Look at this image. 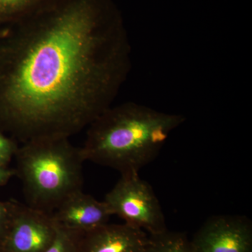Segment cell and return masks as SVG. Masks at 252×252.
I'll list each match as a JSON object with an SVG mask.
<instances>
[{
	"mask_svg": "<svg viewBox=\"0 0 252 252\" xmlns=\"http://www.w3.org/2000/svg\"><path fill=\"white\" fill-rule=\"evenodd\" d=\"M130 68L113 0H54L0 28V128L69 138L112 104Z\"/></svg>",
	"mask_w": 252,
	"mask_h": 252,
	"instance_id": "1",
	"label": "cell"
},
{
	"mask_svg": "<svg viewBox=\"0 0 252 252\" xmlns=\"http://www.w3.org/2000/svg\"><path fill=\"white\" fill-rule=\"evenodd\" d=\"M185 120L182 114L135 102L112 105L88 126L81 154L85 161L110 167L121 175L139 174Z\"/></svg>",
	"mask_w": 252,
	"mask_h": 252,
	"instance_id": "2",
	"label": "cell"
},
{
	"mask_svg": "<svg viewBox=\"0 0 252 252\" xmlns=\"http://www.w3.org/2000/svg\"><path fill=\"white\" fill-rule=\"evenodd\" d=\"M16 174L21 179L27 205L52 214L71 194L82 190L80 147L69 138H44L18 147Z\"/></svg>",
	"mask_w": 252,
	"mask_h": 252,
	"instance_id": "3",
	"label": "cell"
},
{
	"mask_svg": "<svg viewBox=\"0 0 252 252\" xmlns=\"http://www.w3.org/2000/svg\"><path fill=\"white\" fill-rule=\"evenodd\" d=\"M104 201L112 215H117L126 224L144 230L149 235L167 230L158 199L152 186L139 174L121 175Z\"/></svg>",
	"mask_w": 252,
	"mask_h": 252,
	"instance_id": "4",
	"label": "cell"
},
{
	"mask_svg": "<svg viewBox=\"0 0 252 252\" xmlns=\"http://www.w3.org/2000/svg\"><path fill=\"white\" fill-rule=\"evenodd\" d=\"M57 225L51 214L28 205L11 203L0 252H44L54 242Z\"/></svg>",
	"mask_w": 252,
	"mask_h": 252,
	"instance_id": "5",
	"label": "cell"
},
{
	"mask_svg": "<svg viewBox=\"0 0 252 252\" xmlns=\"http://www.w3.org/2000/svg\"><path fill=\"white\" fill-rule=\"evenodd\" d=\"M190 241L195 252H252V223L240 215L213 216Z\"/></svg>",
	"mask_w": 252,
	"mask_h": 252,
	"instance_id": "6",
	"label": "cell"
},
{
	"mask_svg": "<svg viewBox=\"0 0 252 252\" xmlns=\"http://www.w3.org/2000/svg\"><path fill=\"white\" fill-rule=\"evenodd\" d=\"M112 215L104 200L99 201L83 190L71 194L51 214L56 224L80 233L106 224Z\"/></svg>",
	"mask_w": 252,
	"mask_h": 252,
	"instance_id": "7",
	"label": "cell"
},
{
	"mask_svg": "<svg viewBox=\"0 0 252 252\" xmlns=\"http://www.w3.org/2000/svg\"><path fill=\"white\" fill-rule=\"evenodd\" d=\"M149 235L126 224H106L81 233L78 252H144Z\"/></svg>",
	"mask_w": 252,
	"mask_h": 252,
	"instance_id": "8",
	"label": "cell"
},
{
	"mask_svg": "<svg viewBox=\"0 0 252 252\" xmlns=\"http://www.w3.org/2000/svg\"><path fill=\"white\" fill-rule=\"evenodd\" d=\"M54 0H0V28L19 21Z\"/></svg>",
	"mask_w": 252,
	"mask_h": 252,
	"instance_id": "9",
	"label": "cell"
},
{
	"mask_svg": "<svg viewBox=\"0 0 252 252\" xmlns=\"http://www.w3.org/2000/svg\"><path fill=\"white\" fill-rule=\"evenodd\" d=\"M144 252H195L191 241L185 233L166 231L149 235V242Z\"/></svg>",
	"mask_w": 252,
	"mask_h": 252,
	"instance_id": "10",
	"label": "cell"
},
{
	"mask_svg": "<svg viewBox=\"0 0 252 252\" xmlns=\"http://www.w3.org/2000/svg\"><path fill=\"white\" fill-rule=\"evenodd\" d=\"M80 235L81 233L77 231L57 225V232L54 242L44 252H78Z\"/></svg>",
	"mask_w": 252,
	"mask_h": 252,
	"instance_id": "11",
	"label": "cell"
},
{
	"mask_svg": "<svg viewBox=\"0 0 252 252\" xmlns=\"http://www.w3.org/2000/svg\"><path fill=\"white\" fill-rule=\"evenodd\" d=\"M18 147L14 141L5 137L0 132V163H9L11 158L16 155Z\"/></svg>",
	"mask_w": 252,
	"mask_h": 252,
	"instance_id": "12",
	"label": "cell"
},
{
	"mask_svg": "<svg viewBox=\"0 0 252 252\" xmlns=\"http://www.w3.org/2000/svg\"><path fill=\"white\" fill-rule=\"evenodd\" d=\"M11 203H0V239L2 237L6 229L11 212Z\"/></svg>",
	"mask_w": 252,
	"mask_h": 252,
	"instance_id": "13",
	"label": "cell"
},
{
	"mask_svg": "<svg viewBox=\"0 0 252 252\" xmlns=\"http://www.w3.org/2000/svg\"><path fill=\"white\" fill-rule=\"evenodd\" d=\"M16 174L14 170L8 168L6 165L0 163V187L7 183L8 181Z\"/></svg>",
	"mask_w": 252,
	"mask_h": 252,
	"instance_id": "14",
	"label": "cell"
}]
</instances>
